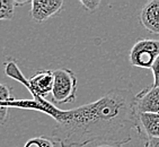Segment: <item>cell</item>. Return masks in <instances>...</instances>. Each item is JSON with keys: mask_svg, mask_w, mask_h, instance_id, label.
Masks as SVG:
<instances>
[{"mask_svg": "<svg viewBox=\"0 0 159 147\" xmlns=\"http://www.w3.org/2000/svg\"><path fill=\"white\" fill-rule=\"evenodd\" d=\"M33 101L14 102L12 107L37 110L54 119L52 139L61 147H84L92 143L128 144L137 130L135 94L126 88H113L98 100L71 110L58 109L40 96Z\"/></svg>", "mask_w": 159, "mask_h": 147, "instance_id": "1", "label": "cell"}, {"mask_svg": "<svg viewBox=\"0 0 159 147\" xmlns=\"http://www.w3.org/2000/svg\"><path fill=\"white\" fill-rule=\"evenodd\" d=\"M54 83L51 96L55 104L74 103L77 97V77L69 68H59L53 71Z\"/></svg>", "mask_w": 159, "mask_h": 147, "instance_id": "2", "label": "cell"}, {"mask_svg": "<svg viewBox=\"0 0 159 147\" xmlns=\"http://www.w3.org/2000/svg\"><path fill=\"white\" fill-rule=\"evenodd\" d=\"M159 57V40L142 39L132 45L129 53V61L133 67L151 69Z\"/></svg>", "mask_w": 159, "mask_h": 147, "instance_id": "3", "label": "cell"}, {"mask_svg": "<svg viewBox=\"0 0 159 147\" xmlns=\"http://www.w3.org/2000/svg\"><path fill=\"white\" fill-rule=\"evenodd\" d=\"M64 2L62 0H32L30 15L36 23H43L62 10Z\"/></svg>", "mask_w": 159, "mask_h": 147, "instance_id": "4", "label": "cell"}, {"mask_svg": "<svg viewBox=\"0 0 159 147\" xmlns=\"http://www.w3.org/2000/svg\"><path fill=\"white\" fill-rule=\"evenodd\" d=\"M135 107L138 113L159 114V87L148 86L135 94Z\"/></svg>", "mask_w": 159, "mask_h": 147, "instance_id": "5", "label": "cell"}, {"mask_svg": "<svg viewBox=\"0 0 159 147\" xmlns=\"http://www.w3.org/2000/svg\"><path fill=\"white\" fill-rule=\"evenodd\" d=\"M139 21L147 31L159 34V0L146 2L139 15Z\"/></svg>", "mask_w": 159, "mask_h": 147, "instance_id": "6", "label": "cell"}, {"mask_svg": "<svg viewBox=\"0 0 159 147\" xmlns=\"http://www.w3.org/2000/svg\"><path fill=\"white\" fill-rule=\"evenodd\" d=\"M137 134L141 139L159 138V114L138 113Z\"/></svg>", "mask_w": 159, "mask_h": 147, "instance_id": "7", "label": "cell"}, {"mask_svg": "<svg viewBox=\"0 0 159 147\" xmlns=\"http://www.w3.org/2000/svg\"><path fill=\"white\" fill-rule=\"evenodd\" d=\"M14 95L10 86L0 83V123H5L9 118V109L14 104Z\"/></svg>", "mask_w": 159, "mask_h": 147, "instance_id": "8", "label": "cell"}, {"mask_svg": "<svg viewBox=\"0 0 159 147\" xmlns=\"http://www.w3.org/2000/svg\"><path fill=\"white\" fill-rule=\"evenodd\" d=\"M28 1H17V0H0V21H11L15 16L16 7L24 6Z\"/></svg>", "mask_w": 159, "mask_h": 147, "instance_id": "9", "label": "cell"}, {"mask_svg": "<svg viewBox=\"0 0 159 147\" xmlns=\"http://www.w3.org/2000/svg\"><path fill=\"white\" fill-rule=\"evenodd\" d=\"M24 147H58V143L52 138L45 136H36L26 141Z\"/></svg>", "mask_w": 159, "mask_h": 147, "instance_id": "10", "label": "cell"}, {"mask_svg": "<svg viewBox=\"0 0 159 147\" xmlns=\"http://www.w3.org/2000/svg\"><path fill=\"white\" fill-rule=\"evenodd\" d=\"M151 70H152V75H153L152 86H155V87H159V57L157 58V60L155 61V64H152Z\"/></svg>", "mask_w": 159, "mask_h": 147, "instance_id": "11", "label": "cell"}, {"mask_svg": "<svg viewBox=\"0 0 159 147\" xmlns=\"http://www.w3.org/2000/svg\"><path fill=\"white\" fill-rule=\"evenodd\" d=\"M80 3L85 7L86 10H88V12H94V10L97 9L98 6L101 5V1H99V0H97V1H94V0H87V1H84V0H81Z\"/></svg>", "mask_w": 159, "mask_h": 147, "instance_id": "12", "label": "cell"}, {"mask_svg": "<svg viewBox=\"0 0 159 147\" xmlns=\"http://www.w3.org/2000/svg\"><path fill=\"white\" fill-rule=\"evenodd\" d=\"M143 147H159V138H149V139H146Z\"/></svg>", "mask_w": 159, "mask_h": 147, "instance_id": "13", "label": "cell"}, {"mask_svg": "<svg viewBox=\"0 0 159 147\" xmlns=\"http://www.w3.org/2000/svg\"><path fill=\"white\" fill-rule=\"evenodd\" d=\"M92 147H123L121 144H115V143H102V144L94 145Z\"/></svg>", "mask_w": 159, "mask_h": 147, "instance_id": "14", "label": "cell"}]
</instances>
